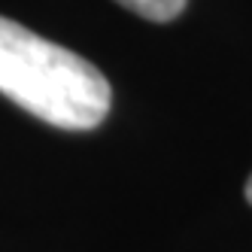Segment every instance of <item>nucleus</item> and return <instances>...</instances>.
<instances>
[{
	"label": "nucleus",
	"instance_id": "nucleus-1",
	"mask_svg": "<svg viewBox=\"0 0 252 252\" xmlns=\"http://www.w3.org/2000/svg\"><path fill=\"white\" fill-rule=\"evenodd\" d=\"M0 94L64 131H92L113 103L94 64L0 15Z\"/></svg>",
	"mask_w": 252,
	"mask_h": 252
},
{
	"label": "nucleus",
	"instance_id": "nucleus-2",
	"mask_svg": "<svg viewBox=\"0 0 252 252\" xmlns=\"http://www.w3.org/2000/svg\"><path fill=\"white\" fill-rule=\"evenodd\" d=\"M125 9H131L149 22H170L186 9V0H116Z\"/></svg>",
	"mask_w": 252,
	"mask_h": 252
},
{
	"label": "nucleus",
	"instance_id": "nucleus-3",
	"mask_svg": "<svg viewBox=\"0 0 252 252\" xmlns=\"http://www.w3.org/2000/svg\"><path fill=\"white\" fill-rule=\"evenodd\" d=\"M246 201H249V204H252V176H249V179H246Z\"/></svg>",
	"mask_w": 252,
	"mask_h": 252
}]
</instances>
